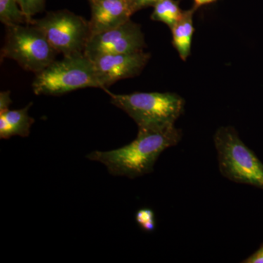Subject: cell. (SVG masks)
<instances>
[{
  "label": "cell",
  "instance_id": "cell-1",
  "mask_svg": "<svg viewBox=\"0 0 263 263\" xmlns=\"http://www.w3.org/2000/svg\"><path fill=\"white\" fill-rule=\"evenodd\" d=\"M181 138L182 132L175 125L163 129L138 128V136L129 144L107 152L95 151L86 157L105 164L114 176L135 179L151 174L161 154L176 146Z\"/></svg>",
  "mask_w": 263,
  "mask_h": 263
},
{
  "label": "cell",
  "instance_id": "cell-2",
  "mask_svg": "<svg viewBox=\"0 0 263 263\" xmlns=\"http://www.w3.org/2000/svg\"><path fill=\"white\" fill-rule=\"evenodd\" d=\"M110 102L136 122L138 128L163 129L175 125L184 109L185 101L172 92H134L117 95L105 90Z\"/></svg>",
  "mask_w": 263,
  "mask_h": 263
},
{
  "label": "cell",
  "instance_id": "cell-3",
  "mask_svg": "<svg viewBox=\"0 0 263 263\" xmlns=\"http://www.w3.org/2000/svg\"><path fill=\"white\" fill-rule=\"evenodd\" d=\"M32 87L36 95L51 96H59L84 88L101 89L92 60L84 53L55 60L36 73Z\"/></svg>",
  "mask_w": 263,
  "mask_h": 263
},
{
  "label": "cell",
  "instance_id": "cell-4",
  "mask_svg": "<svg viewBox=\"0 0 263 263\" xmlns=\"http://www.w3.org/2000/svg\"><path fill=\"white\" fill-rule=\"evenodd\" d=\"M219 168L226 179L263 190V163L241 141L231 126L221 127L214 136Z\"/></svg>",
  "mask_w": 263,
  "mask_h": 263
},
{
  "label": "cell",
  "instance_id": "cell-5",
  "mask_svg": "<svg viewBox=\"0 0 263 263\" xmlns=\"http://www.w3.org/2000/svg\"><path fill=\"white\" fill-rule=\"evenodd\" d=\"M1 59L14 60L25 70L37 73L56 60L57 53L42 31L32 24L7 26Z\"/></svg>",
  "mask_w": 263,
  "mask_h": 263
},
{
  "label": "cell",
  "instance_id": "cell-6",
  "mask_svg": "<svg viewBox=\"0 0 263 263\" xmlns=\"http://www.w3.org/2000/svg\"><path fill=\"white\" fill-rule=\"evenodd\" d=\"M30 24L41 29L57 53L63 56L84 53L91 36L89 21L68 10L48 12Z\"/></svg>",
  "mask_w": 263,
  "mask_h": 263
},
{
  "label": "cell",
  "instance_id": "cell-7",
  "mask_svg": "<svg viewBox=\"0 0 263 263\" xmlns=\"http://www.w3.org/2000/svg\"><path fill=\"white\" fill-rule=\"evenodd\" d=\"M145 46L141 26L129 19L119 27L90 36L84 53L92 60L100 55L143 51Z\"/></svg>",
  "mask_w": 263,
  "mask_h": 263
},
{
  "label": "cell",
  "instance_id": "cell-8",
  "mask_svg": "<svg viewBox=\"0 0 263 263\" xmlns=\"http://www.w3.org/2000/svg\"><path fill=\"white\" fill-rule=\"evenodd\" d=\"M150 57L149 53L141 51L100 55L91 60L101 89L105 91L118 81L139 75L149 61Z\"/></svg>",
  "mask_w": 263,
  "mask_h": 263
},
{
  "label": "cell",
  "instance_id": "cell-9",
  "mask_svg": "<svg viewBox=\"0 0 263 263\" xmlns=\"http://www.w3.org/2000/svg\"><path fill=\"white\" fill-rule=\"evenodd\" d=\"M90 5L91 35L122 25L135 13L131 0H95Z\"/></svg>",
  "mask_w": 263,
  "mask_h": 263
},
{
  "label": "cell",
  "instance_id": "cell-10",
  "mask_svg": "<svg viewBox=\"0 0 263 263\" xmlns=\"http://www.w3.org/2000/svg\"><path fill=\"white\" fill-rule=\"evenodd\" d=\"M30 103L27 106L18 110H8L0 112V138L9 139L12 136L27 137L34 119L29 115L32 106Z\"/></svg>",
  "mask_w": 263,
  "mask_h": 263
},
{
  "label": "cell",
  "instance_id": "cell-11",
  "mask_svg": "<svg viewBox=\"0 0 263 263\" xmlns=\"http://www.w3.org/2000/svg\"><path fill=\"white\" fill-rule=\"evenodd\" d=\"M195 10V8H193L183 11L182 17L171 29L173 45L183 61H186L191 53L192 41L195 32L193 23Z\"/></svg>",
  "mask_w": 263,
  "mask_h": 263
},
{
  "label": "cell",
  "instance_id": "cell-12",
  "mask_svg": "<svg viewBox=\"0 0 263 263\" xmlns=\"http://www.w3.org/2000/svg\"><path fill=\"white\" fill-rule=\"evenodd\" d=\"M151 18L155 22H162L173 28L182 17L183 11L174 0H160L153 5Z\"/></svg>",
  "mask_w": 263,
  "mask_h": 263
},
{
  "label": "cell",
  "instance_id": "cell-13",
  "mask_svg": "<svg viewBox=\"0 0 263 263\" xmlns=\"http://www.w3.org/2000/svg\"><path fill=\"white\" fill-rule=\"evenodd\" d=\"M0 21L5 27L27 24L17 0H0Z\"/></svg>",
  "mask_w": 263,
  "mask_h": 263
},
{
  "label": "cell",
  "instance_id": "cell-14",
  "mask_svg": "<svg viewBox=\"0 0 263 263\" xmlns=\"http://www.w3.org/2000/svg\"><path fill=\"white\" fill-rule=\"evenodd\" d=\"M19 7L27 19V23L30 24L32 17L45 9L46 0H17Z\"/></svg>",
  "mask_w": 263,
  "mask_h": 263
},
{
  "label": "cell",
  "instance_id": "cell-15",
  "mask_svg": "<svg viewBox=\"0 0 263 263\" xmlns=\"http://www.w3.org/2000/svg\"><path fill=\"white\" fill-rule=\"evenodd\" d=\"M136 220L138 226L144 231L153 232L155 230V215L152 209H140L136 213Z\"/></svg>",
  "mask_w": 263,
  "mask_h": 263
},
{
  "label": "cell",
  "instance_id": "cell-16",
  "mask_svg": "<svg viewBox=\"0 0 263 263\" xmlns=\"http://www.w3.org/2000/svg\"><path fill=\"white\" fill-rule=\"evenodd\" d=\"M11 103L12 100L10 98L9 90L1 91V93H0V112L8 110Z\"/></svg>",
  "mask_w": 263,
  "mask_h": 263
},
{
  "label": "cell",
  "instance_id": "cell-17",
  "mask_svg": "<svg viewBox=\"0 0 263 263\" xmlns=\"http://www.w3.org/2000/svg\"><path fill=\"white\" fill-rule=\"evenodd\" d=\"M159 1L160 0H131V3L135 13H136V11L142 9V8H146L148 6H153Z\"/></svg>",
  "mask_w": 263,
  "mask_h": 263
},
{
  "label": "cell",
  "instance_id": "cell-18",
  "mask_svg": "<svg viewBox=\"0 0 263 263\" xmlns=\"http://www.w3.org/2000/svg\"><path fill=\"white\" fill-rule=\"evenodd\" d=\"M243 263H263V243L258 250L256 251L253 254L242 261Z\"/></svg>",
  "mask_w": 263,
  "mask_h": 263
},
{
  "label": "cell",
  "instance_id": "cell-19",
  "mask_svg": "<svg viewBox=\"0 0 263 263\" xmlns=\"http://www.w3.org/2000/svg\"><path fill=\"white\" fill-rule=\"evenodd\" d=\"M194 1H195V8H197L202 5L210 4V3L215 2L216 0H194Z\"/></svg>",
  "mask_w": 263,
  "mask_h": 263
},
{
  "label": "cell",
  "instance_id": "cell-20",
  "mask_svg": "<svg viewBox=\"0 0 263 263\" xmlns=\"http://www.w3.org/2000/svg\"><path fill=\"white\" fill-rule=\"evenodd\" d=\"M89 3H90V2L95 1V0H89Z\"/></svg>",
  "mask_w": 263,
  "mask_h": 263
}]
</instances>
